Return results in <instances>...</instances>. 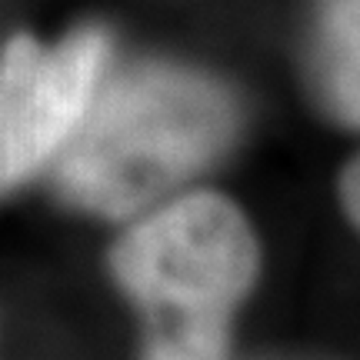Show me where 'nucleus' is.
<instances>
[{"instance_id":"nucleus-1","label":"nucleus","mask_w":360,"mask_h":360,"mask_svg":"<svg viewBox=\"0 0 360 360\" xmlns=\"http://www.w3.org/2000/svg\"><path fill=\"white\" fill-rule=\"evenodd\" d=\"M233 127L231 94L204 74L174 64L103 74L84 120L53 157V184L84 214L141 217L200 174Z\"/></svg>"},{"instance_id":"nucleus-2","label":"nucleus","mask_w":360,"mask_h":360,"mask_svg":"<svg viewBox=\"0 0 360 360\" xmlns=\"http://www.w3.org/2000/svg\"><path fill=\"white\" fill-rule=\"evenodd\" d=\"M110 270L143 314L141 360H227L233 310L257 277V237L227 197L184 193L143 210Z\"/></svg>"},{"instance_id":"nucleus-3","label":"nucleus","mask_w":360,"mask_h":360,"mask_svg":"<svg viewBox=\"0 0 360 360\" xmlns=\"http://www.w3.org/2000/svg\"><path fill=\"white\" fill-rule=\"evenodd\" d=\"M110 60L101 27H77L57 44L20 37L0 51V193L51 167L87 114Z\"/></svg>"},{"instance_id":"nucleus-4","label":"nucleus","mask_w":360,"mask_h":360,"mask_svg":"<svg viewBox=\"0 0 360 360\" xmlns=\"http://www.w3.org/2000/svg\"><path fill=\"white\" fill-rule=\"evenodd\" d=\"M314 80L330 114L360 127V0H317Z\"/></svg>"},{"instance_id":"nucleus-5","label":"nucleus","mask_w":360,"mask_h":360,"mask_svg":"<svg viewBox=\"0 0 360 360\" xmlns=\"http://www.w3.org/2000/svg\"><path fill=\"white\" fill-rule=\"evenodd\" d=\"M340 200H344V210L350 214V220L360 227V157L340 177Z\"/></svg>"}]
</instances>
